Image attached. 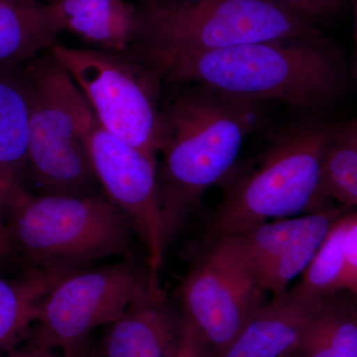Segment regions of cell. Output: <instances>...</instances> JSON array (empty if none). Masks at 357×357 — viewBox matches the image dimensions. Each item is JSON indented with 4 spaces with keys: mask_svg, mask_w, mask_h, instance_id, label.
<instances>
[{
    "mask_svg": "<svg viewBox=\"0 0 357 357\" xmlns=\"http://www.w3.org/2000/svg\"><path fill=\"white\" fill-rule=\"evenodd\" d=\"M192 86L161 107L157 178L166 248L206 191L234 170L244 141L264 119L261 102Z\"/></svg>",
    "mask_w": 357,
    "mask_h": 357,
    "instance_id": "6da1fadb",
    "label": "cell"
},
{
    "mask_svg": "<svg viewBox=\"0 0 357 357\" xmlns=\"http://www.w3.org/2000/svg\"><path fill=\"white\" fill-rule=\"evenodd\" d=\"M135 55L153 66L163 81L302 109L330 100L342 83L337 63L318 40H277L220 50Z\"/></svg>",
    "mask_w": 357,
    "mask_h": 357,
    "instance_id": "7a4b0ae2",
    "label": "cell"
},
{
    "mask_svg": "<svg viewBox=\"0 0 357 357\" xmlns=\"http://www.w3.org/2000/svg\"><path fill=\"white\" fill-rule=\"evenodd\" d=\"M335 126L307 122L280 134L248 167L229 173L211 213L206 243L256 225L332 206L319 194L326 150Z\"/></svg>",
    "mask_w": 357,
    "mask_h": 357,
    "instance_id": "3957f363",
    "label": "cell"
},
{
    "mask_svg": "<svg viewBox=\"0 0 357 357\" xmlns=\"http://www.w3.org/2000/svg\"><path fill=\"white\" fill-rule=\"evenodd\" d=\"M13 255L25 268L69 276L93 262L129 257L134 230L128 217L103 192L52 196L25 190L4 213Z\"/></svg>",
    "mask_w": 357,
    "mask_h": 357,
    "instance_id": "277c9868",
    "label": "cell"
},
{
    "mask_svg": "<svg viewBox=\"0 0 357 357\" xmlns=\"http://www.w3.org/2000/svg\"><path fill=\"white\" fill-rule=\"evenodd\" d=\"M312 18L274 0H197L137 6V55L194 53L277 40H318Z\"/></svg>",
    "mask_w": 357,
    "mask_h": 357,
    "instance_id": "5b68a950",
    "label": "cell"
},
{
    "mask_svg": "<svg viewBox=\"0 0 357 357\" xmlns=\"http://www.w3.org/2000/svg\"><path fill=\"white\" fill-rule=\"evenodd\" d=\"M30 95L29 168L37 195L102 194L89 156L86 131L93 112L51 50L27 62Z\"/></svg>",
    "mask_w": 357,
    "mask_h": 357,
    "instance_id": "8992f818",
    "label": "cell"
},
{
    "mask_svg": "<svg viewBox=\"0 0 357 357\" xmlns=\"http://www.w3.org/2000/svg\"><path fill=\"white\" fill-rule=\"evenodd\" d=\"M51 52L81 89L100 126L158 162L163 81L158 70L131 52L58 43Z\"/></svg>",
    "mask_w": 357,
    "mask_h": 357,
    "instance_id": "52a82bcc",
    "label": "cell"
},
{
    "mask_svg": "<svg viewBox=\"0 0 357 357\" xmlns=\"http://www.w3.org/2000/svg\"><path fill=\"white\" fill-rule=\"evenodd\" d=\"M149 284V273L130 256L70 274L45 298L26 342L63 357H89L93 333L121 318Z\"/></svg>",
    "mask_w": 357,
    "mask_h": 357,
    "instance_id": "ba28073f",
    "label": "cell"
},
{
    "mask_svg": "<svg viewBox=\"0 0 357 357\" xmlns=\"http://www.w3.org/2000/svg\"><path fill=\"white\" fill-rule=\"evenodd\" d=\"M239 237L204 244L180 286L181 311L220 357L266 302Z\"/></svg>",
    "mask_w": 357,
    "mask_h": 357,
    "instance_id": "9c48e42d",
    "label": "cell"
},
{
    "mask_svg": "<svg viewBox=\"0 0 357 357\" xmlns=\"http://www.w3.org/2000/svg\"><path fill=\"white\" fill-rule=\"evenodd\" d=\"M91 163L103 194L128 217L148 252L150 281L158 287L166 245L160 208L158 162L100 126L95 114L86 131Z\"/></svg>",
    "mask_w": 357,
    "mask_h": 357,
    "instance_id": "30bf717a",
    "label": "cell"
},
{
    "mask_svg": "<svg viewBox=\"0 0 357 357\" xmlns=\"http://www.w3.org/2000/svg\"><path fill=\"white\" fill-rule=\"evenodd\" d=\"M344 213L332 204L304 215L270 220L237 236L260 286L272 296L287 292Z\"/></svg>",
    "mask_w": 357,
    "mask_h": 357,
    "instance_id": "8fae6325",
    "label": "cell"
},
{
    "mask_svg": "<svg viewBox=\"0 0 357 357\" xmlns=\"http://www.w3.org/2000/svg\"><path fill=\"white\" fill-rule=\"evenodd\" d=\"M183 312L160 287L141 290L128 310L107 326L100 357H174L182 332Z\"/></svg>",
    "mask_w": 357,
    "mask_h": 357,
    "instance_id": "7c38bea8",
    "label": "cell"
},
{
    "mask_svg": "<svg viewBox=\"0 0 357 357\" xmlns=\"http://www.w3.org/2000/svg\"><path fill=\"white\" fill-rule=\"evenodd\" d=\"M323 305L307 302L291 290L272 297L250 317L220 357H295Z\"/></svg>",
    "mask_w": 357,
    "mask_h": 357,
    "instance_id": "4fadbf2b",
    "label": "cell"
},
{
    "mask_svg": "<svg viewBox=\"0 0 357 357\" xmlns=\"http://www.w3.org/2000/svg\"><path fill=\"white\" fill-rule=\"evenodd\" d=\"M0 64V211L25 191L29 168L30 95L24 70Z\"/></svg>",
    "mask_w": 357,
    "mask_h": 357,
    "instance_id": "5bb4252c",
    "label": "cell"
},
{
    "mask_svg": "<svg viewBox=\"0 0 357 357\" xmlns=\"http://www.w3.org/2000/svg\"><path fill=\"white\" fill-rule=\"evenodd\" d=\"M63 32L89 48L130 52L137 35V6L128 0H50Z\"/></svg>",
    "mask_w": 357,
    "mask_h": 357,
    "instance_id": "9a60e30c",
    "label": "cell"
},
{
    "mask_svg": "<svg viewBox=\"0 0 357 357\" xmlns=\"http://www.w3.org/2000/svg\"><path fill=\"white\" fill-rule=\"evenodd\" d=\"M63 32L44 0H0V64L27 63L57 44Z\"/></svg>",
    "mask_w": 357,
    "mask_h": 357,
    "instance_id": "2e32d148",
    "label": "cell"
},
{
    "mask_svg": "<svg viewBox=\"0 0 357 357\" xmlns=\"http://www.w3.org/2000/svg\"><path fill=\"white\" fill-rule=\"evenodd\" d=\"M64 278L37 268H24L15 277L0 276V351L27 340L45 298Z\"/></svg>",
    "mask_w": 357,
    "mask_h": 357,
    "instance_id": "e0dca14e",
    "label": "cell"
},
{
    "mask_svg": "<svg viewBox=\"0 0 357 357\" xmlns=\"http://www.w3.org/2000/svg\"><path fill=\"white\" fill-rule=\"evenodd\" d=\"M354 296L326 301L307 328L295 357H357V306Z\"/></svg>",
    "mask_w": 357,
    "mask_h": 357,
    "instance_id": "ac0fdd59",
    "label": "cell"
},
{
    "mask_svg": "<svg viewBox=\"0 0 357 357\" xmlns=\"http://www.w3.org/2000/svg\"><path fill=\"white\" fill-rule=\"evenodd\" d=\"M351 211H347L333 225L303 272L300 283L291 289L307 302L323 305L345 292L344 239Z\"/></svg>",
    "mask_w": 357,
    "mask_h": 357,
    "instance_id": "d6986e66",
    "label": "cell"
},
{
    "mask_svg": "<svg viewBox=\"0 0 357 357\" xmlns=\"http://www.w3.org/2000/svg\"><path fill=\"white\" fill-rule=\"evenodd\" d=\"M319 194L324 203L335 202L357 208V119L335 128L326 150Z\"/></svg>",
    "mask_w": 357,
    "mask_h": 357,
    "instance_id": "ffe728a7",
    "label": "cell"
},
{
    "mask_svg": "<svg viewBox=\"0 0 357 357\" xmlns=\"http://www.w3.org/2000/svg\"><path fill=\"white\" fill-rule=\"evenodd\" d=\"M345 292L357 297V210L351 211L344 239Z\"/></svg>",
    "mask_w": 357,
    "mask_h": 357,
    "instance_id": "44dd1931",
    "label": "cell"
},
{
    "mask_svg": "<svg viewBox=\"0 0 357 357\" xmlns=\"http://www.w3.org/2000/svg\"><path fill=\"white\" fill-rule=\"evenodd\" d=\"M174 357H215L201 333L184 314L180 342Z\"/></svg>",
    "mask_w": 357,
    "mask_h": 357,
    "instance_id": "7402d4cb",
    "label": "cell"
},
{
    "mask_svg": "<svg viewBox=\"0 0 357 357\" xmlns=\"http://www.w3.org/2000/svg\"><path fill=\"white\" fill-rule=\"evenodd\" d=\"M284 6L292 7L309 17L324 16L337 10L342 0H274Z\"/></svg>",
    "mask_w": 357,
    "mask_h": 357,
    "instance_id": "603a6c76",
    "label": "cell"
},
{
    "mask_svg": "<svg viewBox=\"0 0 357 357\" xmlns=\"http://www.w3.org/2000/svg\"><path fill=\"white\" fill-rule=\"evenodd\" d=\"M0 357H63L60 354L26 342L23 347L0 351Z\"/></svg>",
    "mask_w": 357,
    "mask_h": 357,
    "instance_id": "cb8c5ba5",
    "label": "cell"
},
{
    "mask_svg": "<svg viewBox=\"0 0 357 357\" xmlns=\"http://www.w3.org/2000/svg\"><path fill=\"white\" fill-rule=\"evenodd\" d=\"M13 255L10 241L7 234L6 220L3 213L0 211V267Z\"/></svg>",
    "mask_w": 357,
    "mask_h": 357,
    "instance_id": "d4e9b609",
    "label": "cell"
},
{
    "mask_svg": "<svg viewBox=\"0 0 357 357\" xmlns=\"http://www.w3.org/2000/svg\"><path fill=\"white\" fill-rule=\"evenodd\" d=\"M139 3H148V2H161L162 0H137ZM197 0H178L177 2H192Z\"/></svg>",
    "mask_w": 357,
    "mask_h": 357,
    "instance_id": "484cf974",
    "label": "cell"
},
{
    "mask_svg": "<svg viewBox=\"0 0 357 357\" xmlns=\"http://www.w3.org/2000/svg\"><path fill=\"white\" fill-rule=\"evenodd\" d=\"M356 74L357 79V11H356Z\"/></svg>",
    "mask_w": 357,
    "mask_h": 357,
    "instance_id": "4316f807",
    "label": "cell"
},
{
    "mask_svg": "<svg viewBox=\"0 0 357 357\" xmlns=\"http://www.w3.org/2000/svg\"><path fill=\"white\" fill-rule=\"evenodd\" d=\"M44 1H50V0H44Z\"/></svg>",
    "mask_w": 357,
    "mask_h": 357,
    "instance_id": "83f0119b",
    "label": "cell"
}]
</instances>
